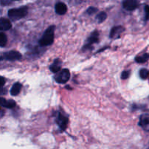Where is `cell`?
I'll return each mask as SVG.
<instances>
[{"label":"cell","instance_id":"obj_6","mask_svg":"<svg viewBox=\"0 0 149 149\" xmlns=\"http://www.w3.org/2000/svg\"><path fill=\"white\" fill-rule=\"evenodd\" d=\"M138 6V0H124L123 7L128 11H132Z\"/></svg>","mask_w":149,"mask_h":149},{"label":"cell","instance_id":"obj_9","mask_svg":"<svg viewBox=\"0 0 149 149\" xmlns=\"http://www.w3.org/2000/svg\"><path fill=\"white\" fill-rule=\"evenodd\" d=\"M56 122L60 128L62 130H64L68 124V118L60 113H58V116L56 118Z\"/></svg>","mask_w":149,"mask_h":149},{"label":"cell","instance_id":"obj_3","mask_svg":"<svg viewBox=\"0 0 149 149\" xmlns=\"http://www.w3.org/2000/svg\"><path fill=\"white\" fill-rule=\"evenodd\" d=\"M70 78V73L69 70L64 69L60 72H58L55 76V80L58 84H65L69 81Z\"/></svg>","mask_w":149,"mask_h":149},{"label":"cell","instance_id":"obj_2","mask_svg":"<svg viewBox=\"0 0 149 149\" xmlns=\"http://www.w3.org/2000/svg\"><path fill=\"white\" fill-rule=\"evenodd\" d=\"M27 8H17V9H11L8 12V15L10 18L13 20H18L21 18H24L27 15Z\"/></svg>","mask_w":149,"mask_h":149},{"label":"cell","instance_id":"obj_4","mask_svg":"<svg viewBox=\"0 0 149 149\" xmlns=\"http://www.w3.org/2000/svg\"><path fill=\"white\" fill-rule=\"evenodd\" d=\"M22 58V55L19 52L15 51H11L5 53L0 57V60H8V61H16Z\"/></svg>","mask_w":149,"mask_h":149},{"label":"cell","instance_id":"obj_1","mask_svg":"<svg viewBox=\"0 0 149 149\" xmlns=\"http://www.w3.org/2000/svg\"><path fill=\"white\" fill-rule=\"evenodd\" d=\"M54 26H50L44 33L43 36L40 40L39 43L41 46H48L54 42Z\"/></svg>","mask_w":149,"mask_h":149},{"label":"cell","instance_id":"obj_19","mask_svg":"<svg viewBox=\"0 0 149 149\" xmlns=\"http://www.w3.org/2000/svg\"><path fill=\"white\" fill-rule=\"evenodd\" d=\"M145 19L146 21H148L149 20V6L146 5L145 7Z\"/></svg>","mask_w":149,"mask_h":149},{"label":"cell","instance_id":"obj_18","mask_svg":"<svg viewBox=\"0 0 149 149\" xmlns=\"http://www.w3.org/2000/svg\"><path fill=\"white\" fill-rule=\"evenodd\" d=\"M140 76L142 79L145 80L149 76V70H148L147 69H141L140 70Z\"/></svg>","mask_w":149,"mask_h":149},{"label":"cell","instance_id":"obj_23","mask_svg":"<svg viewBox=\"0 0 149 149\" xmlns=\"http://www.w3.org/2000/svg\"><path fill=\"white\" fill-rule=\"evenodd\" d=\"M6 94V89H4V88H0V95L1 94Z\"/></svg>","mask_w":149,"mask_h":149},{"label":"cell","instance_id":"obj_20","mask_svg":"<svg viewBox=\"0 0 149 149\" xmlns=\"http://www.w3.org/2000/svg\"><path fill=\"white\" fill-rule=\"evenodd\" d=\"M130 71H124L122 73H121V78H122L123 80L127 79V78H128L129 77H130Z\"/></svg>","mask_w":149,"mask_h":149},{"label":"cell","instance_id":"obj_15","mask_svg":"<svg viewBox=\"0 0 149 149\" xmlns=\"http://www.w3.org/2000/svg\"><path fill=\"white\" fill-rule=\"evenodd\" d=\"M148 59H149V54H144L142 56H137L135 58V61H137V63H140V64L146 62Z\"/></svg>","mask_w":149,"mask_h":149},{"label":"cell","instance_id":"obj_24","mask_svg":"<svg viewBox=\"0 0 149 149\" xmlns=\"http://www.w3.org/2000/svg\"><path fill=\"white\" fill-rule=\"evenodd\" d=\"M16 1H18V0H16Z\"/></svg>","mask_w":149,"mask_h":149},{"label":"cell","instance_id":"obj_10","mask_svg":"<svg viewBox=\"0 0 149 149\" xmlns=\"http://www.w3.org/2000/svg\"><path fill=\"white\" fill-rule=\"evenodd\" d=\"M12 27L11 22L7 18H0V30L1 31H7Z\"/></svg>","mask_w":149,"mask_h":149},{"label":"cell","instance_id":"obj_21","mask_svg":"<svg viewBox=\"0 0 149 149\" xmlns=\"http://www.w3.org/2000/svg\"><path fill=\"white\" fill-rule=\"evenodd\" d=\"M97 11V8H93V7H91V8H89L88 10H87V13H88V14H89V15H92V14H94V13H96Z\"/></svg>","mask_w":149,"mask_h":149},{"label":"cell","instance_id":"obj_13","mask_svg":"<svg viewBox=\"0 0 149 149\" xmlns=\"http://www.w3.org/2000/svg\"><path fill=\"white\" fill-rule=\"evenodd\" d=\"M61 67V61L59 59H56L54 62L53 63L52 65L50 67L51 71L54 73H57L60 71Z\"/></svg>","mask_w":149,"mask_h":149},{"label":"cell","instance_id":"obj_11","mask_svg":"<svg viewBox=\"0 0 149 149\" xmlns=\"http://www.w3.org/2000/svg\"><path fill=\"white\" fill-rule=\"evenodd\" d=\"M56 13L58 15H64L67 11V8L66 5L62 2H58L56 5L55 7Z\"/></svg>","mask_w":149,"mask_h":149},{"label":"cell","instance_id":"obj_7","mask_svg":"<svg viewBox=\"0 0 149 149\" xmlns=\"http://www.w3.org/2000/svg\"><path fill=\"white\" fill-rule=\"evenodd\" d=\"M139 125L145 130L149 132V114L145 113L140 116Z\"/></svg>","mask_w":149,"mask_h":149},{"label":"cell","instance_id":"obj_16","mask_svg":"<svg viewBox=\"0 0 149 149\" xmlns=\"http://www.w3.org/2000/svg\"><path fill=\"white\" fill-rule=\"evenodd\" d=\"M8 42V38L5 34L2 32H0V46L4 47L6 45Z\"/></svg>","mask_w":149,"mask_h":149},{"label":"cell","instance_id":"obj_17","mask_svg":"<svg viewBox=\"0 0 149 149\" xmlns=\"http://www.w3.org/2000/svg\"><path fill=\"white\" fill-rule=\"evenodd\" d=\"M106 18H107V14L104 12H101L100 13H99L98 15H97V17H96V19H97V21H98L99 23L104 22L106 20Z\"/></svg>","mask_w":149,"mask_h":149},{"label":"cell","instance_id":"obj_8","mask_svg":"<svg viewBox=\"0 0 149 149\" xmlns=\"http://www.w3.org/2000/svg\"><path fill=\"white\" fill-rule=\"evenodd\" d=\"M124 31V28L121 26H114L113 28L112 29L110 33V37L112 39H117L118 37H120V36L121 35V34L123 33V31Z\"/></svg>","mask_w":149,"mask_h":149},{"label":"cell","instance_id":"obj_14","mask_svg":"<svg viewBox=\"0 0 149 149\" xmlns=\"http://www.w3.org/2000/svg\"><path fill=\"white\" fill-rule=\"evenodd\" d=\"M21 88H22V85L20 83H15L13 86L12 88L10 90V94L13 96H16L21 91Z\"/></svg>","mask_w":149,"mask_h":149},{"label":"cell","instance_id":"obj_5","mask_svg":"<svg viewBox=\"0 0 149 149\" xmlns=\"http://www.w3.org/2000/svg\"><path fill=\"white\" fill-rule=\"evenodd\" d=\"M99 41V33L97 31H94L91 33V35L88 37L87 43L84 47V49H91L93 44L96 43Z\"/></svg>","mask_w":149,"mask_h":149},{"label":"cell","instance_id":"obj_12","mask_svg":"<svg viewBox=\"0 0 149 149\" xmlns=\"http://www.w3.org/2000/svg\"><path fill=\"white\" fill-rule=\"evenodd\" d=\"M0 105L3 106L6 108H13L15 106V102L13 100H6L4 98L0 97Z\"/></svg>","mask_w":149,"mask_h":149},{"label":"cell","instance_id":"obj_22","mask_svg":"<svg viewBox=\"0 0 149 149\" xmlns=\"http://www.w3.org/2000/svg\"><path fill=\"white\" fill-rule=\"evenodd\" d=\"M5 84V80L3 77H0V88H2Z\"/></svg>","mask_w":149,"mask_h":149}]
</instances>
